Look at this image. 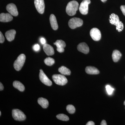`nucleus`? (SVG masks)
<instances>
[{
	"instance_id": "obj_1",
	"label": "nucleus",
	"mask_w": 125,
	"mask_h": 125,
	"mask_svg": "<svg viewBox=\"0 0 125 125\" xmlns=\"http://www.w3.org/2000/svg\"><path fill=\"white\" fill-rule=\"evenodd\" d=\"M109 22L111 24L116 26V29L118 32H121L123 30L124 25L122 22L119 20L118 16L114 13L112 14L109 16Z\"/></svg>"
},
{
	"instance_id": "obj_2",
	"label": "nucleus",
	"mask_w": 125,
	"mask_h": 125,
	"mask_svg": "<svg viewBox=\"0 0 125 125\" xmlns=\"http://www.w3.org/2000/svg\"><path fill=\"white\" fill-rule=\"evenodd\" d=\"M79 4L76 1H70L67 4L66 9V11L68 15L72 16L76 13L79 7Z\"/></svg>"
},
{
	"instance_id": "obj_3",
	"label": "nucleus",
	"mask_w": 125,
	"mask_h": 125,
	"mask_svg": "<svg viewBox=\"0 0 125 125\" xmlns=\"http://www.w3.org/2000/svg\"><path fill=\"white\" fill-rule=\"evenodd\" d=\"M26 56L24 54H21L18 57L14 63V67L17 71H19L24 64Z\"/></svg>"
},
{
	"instance_id": "obj_4",
	"label": "nucleus",
	"mask_w": 125,
	"mask_h": 125,
	"mask_svg": "<svg viewBox=\"0 0 125 125\" xmlns=\"http://www.w3.org/2000/svg\"><path fill=\"white\" fill-rule=\"evenodd\" d=\"M52 79L57 85H64L67 83V80L65 76L62 75L54 74L52 75Z\"/></svg>"
},
{
	"instance_id": "obj_5",
	"label": "nucleus",
	"mask_w": 125,
	"mask_h": 125,
	"mask_svg": "<svg viewBox=\"0 0 125 125\" xmlns=\"http://www.w3.org/2000/svg\"><path fill=\"white\" fill-rule=\"evenodd\" d=\"M83 24V20L80 18H72L68 22L69 27L71 29H75L76 28L80 27Z\"/></svg>"
},
{
	"instance_id": "obj_6",
	"label": "nucleus",
	"mask_w": 125,
	"mask_h": 125,
	"mask_svg": "<svg viewBox=\"0 0 125 125\" xmlns=\"http://www.w3.org/2000/svg\"><path fill=\"white\" fill-rule=\"evenodd\" d=\"M12 114L13 118L16 121H24L26 118V115L24 113L19 109H13Z\"/></svg>"
},
{
	"instance_id": "obj_7",
	"label": "nucleus",
	"mask_w": 125,
	"mask_h": 125,
	"mask_svg": "<svg viewBox=\"0 0 125 125\" xmlns=\"http://www.w3.org/2000/svg\"><path fill=\"white\" fill-rule=\"evenodd\" d=\"M90 0H83L81 3L79 10L81 13L83 15H86L88 11V5L90 4Z\"/></svg>"
},
{
	"instance_id": "obj_8",
	"label": "nucleus",
	"mask_w": 125,
	"mask_h": 125,
	"mask_svg": "<svg viewBox=\"0 0 125 125\" xmlns=\"http://www.w3.org/2000/svg\"><path fill=\"white\" fill-rule=\"evenodd\" d=\"M34 5L37 10L40 14L43 13L45 5L44 0H34Z\"/></svg>"
},
{
	"instance_id": "obj_9",
	"label": "nucleus",
	"mask_w": 125,
	"mask_h": 125,
	"mask_svg": "<svg viewBox=\"0 0 125 125\" xmlns=\"http://www.w3.org/2000/svg\"><path fill=\"white\" fill-rule=\"evenodd\" d=\"M90 35L94 40L98 41L101 38V33L100 30L97 28H93L90 31Z\"/></svg>"
},
{
	"instance_id": "obj_10",
	"label": "nucleus",
	"mask_w": 125,
	"mask_h": 125,
	"mask_svg": "<svg viewBox=\"0 0 125 125\" xmlns=\"http://www.w3.org/2000/svg\"><path fill=\"white\" fill-rule=\"evenodd\" d=\"M40 73H39V77L40 80L41 82L43 83L45 85L47 86H51L52 84V81L48 78L47 76L44 73L42 70H40Z\"/></svg>"
},
{
	"instance_id": "obj_11",
	"label": "nucleus",
	"mask_w": 125,
	"mask_h": 125,
	"mask_svg": "<svg viewBox=\"0 0 125 125\" xmlns=\"http://www.w3.org/2000/svg\"><path fill=\"white\" fill-rule=\"evenodd\" d=\"M7 11L11 15L14 16L18 15V9L16 6L13 3H10L7 5L6 7Z\"/></svg>"
},
{
	"instance_id": "obj_12",
	"label": "nucleus",
	"mask_w": 125,
	"mask_h": 125,
	"mask_svg": "<svg viewBox=\"0 0 125 125\" xmlns=\"http://www.w3.org/2000/svg\"><path fill=\"white\" fill-rule=\"evenodd\" d=\"M57 47V50L58 52H63L64 51V48L66 47L65 43L63 40H57L54 43Z\"/></svg>"
},
{
	"instance_id": "obj_13",
	"label": "nucleus",
	"mask_w": 125,
	"mask_h": 125,
	"mask_svg": "<svg viewBox=\"0 0 125 125\" xmlns=\"http://www.w3.org/2000/svg\"><path fill=\"white\" fill-rule=\"evenodd\" d=\"M77 49L79 51L84 54H87L89 51V47L85 42H82L79 44L77 46Z\"/></svg>"
},
{
	"instance_id": "obj_14",
	"label": "nucleus",
	"mask_w": 125,
	"mask_h": 125,
	"mask_svg": "<svg viewBox=\"0 0 125 125\" xmlns=\"http://www.w3.org/2000/svg\"><path fill=\"white\" fill-rule=\"evenodd\" d=\"M13 18L10 14L1 13L0 14V21L3 22H7L13 20Z\"/></svg>"
},
{
	"instance_id": "obj_15",
	"label": "nucleus",
	"mask_w": 125,
	"mask_h": 125,
	"mask_svg": "<svg viewBox=\"0 0 125 125\" xmlns=\"http://www.w3.org/2000/svg\"><path fill=\"white\" fill-rule=\"evenodd\" d=\"M43 48L45 53L47 55H52L54 54V48L51 46L49 44L45 43L43 45Z\"/></svg>"
},
{
	"instance_id": "obj_16",
	"label": "nucleus",
	"mask_w": 125,
	"mask_h": 125,
	"mask_svg": "<svg viewBox=\"0 0 125 125\" xmlns=\"http://www.w3.org/2000/svg\"><path fill=\"white\" fill-rule=\"evenodd\" d=\"M16 33V31L15 30H10L5 33V36L8 41L11 42L14 39Z\"/></svg>"
},
{
	"instance_id": "obj_17",
	"label": "nucleus",
	"mask_w": 125,
	"mask_h": 125,
	"mask_svg": "<svg viewBox=\"0 0 125 125\" xmlns=\"http://www.w3.org/2000/svg\"><path fill=\"white\" fill-rule=\"evenodd\" d=\"M51 26L54 30H57L58 29V25L55 16L53 14L51 15L49 18Z\"/></svg>"
},
{
	"instance_id": "obj_18",
	"label": "nucleus",
	"mask_w": 125,
	"mask_h": 125,
	"mask_svg": "<svg viewBox=\"0 0 125 125\" xmlns=\"http://www.w3.org/2000/svg\"><path fill=\"white\" fill-rule=\"evenodd\" d=\"M85 71L89 74H98L99 73L98 69L93 66H87L85 68Z\"/></svg>"
},
{
	"instance_id": "obj_19",
	"label": "nucleus",
	"mask_w": 125,
	"mask_h": 125,
	"mask_svg": "<svg viewBox=\"0 0 125 125\" xmlns=\"http://www.w3.org/2000/svg\"><path fill=\"white\" fill-rule=\"evenodd\" d=\"M122 56L121 53L118 50H115L113 51L112 55L113 60L114 62H117L120 60Z\"/></svg>"
},
{
	"instance_id": "obj_20",
	"label": "nucleus",
	"mask_w": 125,
	"mask_h": 125,
	"mask_svg": "<svg viewBox=\"0 0 125 125\" xmlns=\"http://www.w3.org/2000/svg\"><path fill=\"white\" fill-rule=\"evenodd\" d=\"M39 104L43 108H46L49 105L48 101L46 99L43 98H39L38 100Z\"/></svg>"
},
{
	"instance_id": "obj_21",
	"label": "nucleus",
	"mask_w": 125,
	"mask_h": 125,
	"mask_svg": "<svg viewBox=\"0 0 125 125\" xmlns=\"http://www.w3.org/2000/svg\"><path fill=\"white\" fill-rule=\"evenodd\" d=\"M13 85L15 88L17 89L21 92H23L24 90V85L19 81H14L13 83Z\"/></svg>"
},
{
	"instance_id": "obj_22",
	"label": "nucleus",
	"mask_w": 125,
	"mask_h": 125,
	"mask_svg": "<svg viewBox=\"0 0 125 125\" xmlns=\"http://www.w3.org/2000/svg\"><path fill=\"white\" fill-rule=\"evenodd\" d=\"M58 71L64 75H69L71 73V71L69 69L64 66H62L58 69Z\"/></svg>"
},
{
	"instance_id": "obj_23",
	"label": "nucleus",
	"mask_w": 125,
	"mask_h": 125,
	"mask_svg": "<svg viewBox=\"0 0 125 125\" xmlns=\"http://www.w3.org/2000/svg\"><path fill=\"white\" fill-rule=\"evenodd\" d=\"M44 62L47 65L51 66L55 63V60L53 58L50 57H47L44 60Z\"/></svg>"
},
{
	"instance_id": "obj_24",
	"label": "nucleus",
	"mask_w": 125,
	"mask_h": 125,
	"mask_svg": "<svg viewBox=\"0 0 125 125\" xmlns=\"http://www.w3.org/2000/svg\"><path fill=\"white\" fill-rule=\"evenodd\" d=\"M56 117L59 120L62 121H68L69 120V117L65 114H61L57 115Z\"/></svg>"
},
{
	"instance_id": "obj_25",
	"label": "nucleus",
	"mask_w": 125,
	"mask_h": 125,
	"mask_svg": "<svg viewBox=\"0 0 125 125\" xmlns=\"http://www.w3.org/2000/svg\"><path fill=\"white\" fill-rule=\"evenodd\" d=\"M66 110L68 113L71 114H74L75 111V109L73 105H69L66 107Z\"/></svg>"
},
{
	"instance_id": "obj_26",
	"label": "nucleus",
	"mask_w": 125,
	"mask_h": 125,
	"mask_svg": "<svg viewBox=\"0 0 125 125\" xmlns=\"http://www.w3.org/2000/svg\"><path fill=\"white\" fill-rule=\"evenodd\" d=\"M106 90L107 92V93L109 95H111L113 93V91H114V89L110 85H107L106 86Z\"/></svg>"
},
{
	"instance_id": "obj_27",
	"label": "nucleus",
	"mask_w": 125,
	"mask_h": 125,
	"mask_svg": "<svg viewBox=\"0 0 125 125\" xmlns=\"http://www.w3.org/2000/svg\"><path fill=\"white\" fill-rule=\"evenodd\" d=\"M33 49L35 51L38 52L39 51L40 49V47L39 45L38 44H35L33 47Z\"/></svg>"
},
{
	"instance_id": "obj_28",
	"label": "nucleus",
	"mask_w": 125,
	"mask_h": 125,
	"mask_svg": "<svg viewBox=\"0 0 125 125\" xmlns=\"http://www.w3.org/2000/svg\"><path fill=\"white\" fill-rule=\"evenodd\" d=\"M5 38L1 32H0V43H2L4 42Z\"/></svg>"
},
{
	"instance_id": "obj_29",
	"label": "nucleus",
	"mask_w": 125,
	"mask_h": 125,
	"mask_svg": "<svg viewBox=\"0 0 125 125\" xmlns=\"http://www.w3.org/2000/svg\"><path fill=\"white\" fill-rule=\"evenodd\" d=\"M120 9L123 15L125 16V5L121 6Z\"/></svg>"
},
{
	"instance_id": "obj_30",
	"label": "nucleus",
	"mask_w": 125,
	"mask_h": 125,
	"mask_svg": "<svg viewBox=\"0 0 125 125\" xmlns=\"http://www.w3.org/2000/svg\"><path fill=\"white\" fill-rule=\"evenodd\" d=\"M40 42H41V43L43 45H44V44L46 43V41L45 39L43 38H42L40 39Z\"/></svg>"
},
{
	"instance_id": "obj_31",
	"label": "nucleus",
	"mask_w": 125,
	"mask_h": 125,
	"mask_svg": "<svg viewBox=\"0 0 125 125\" xmlns=\"http://www.w3.org/2000/svg\"><path fill=\"white\" fill-rule=\"evenodd\" d=\"M94 125L95 124H94V122L92 121H90L86 124V125Z\"/></svg>"
},
{
	"instance_id": "obj_32",
	"label": "nucleus",
	"mask_w": 125,
	"mask_h": 125,
	"mask_svg": "<svg viewBox=\"0 0 125 125\" xmlns=\"http://www.w3.org/2000/svg\"><path fill=\"white\" fill-rule=\"evenodd\" d=\"M101 125H107L106 122V121L104 120H103L102 122H101Z\"/></svg>"
},
{
	"instance_id": "obj_33",
	"label": "nucleus",
	"mask_w": 125,
	"mask_h": 125,
	"mask_svg": "<svg viewBox=\"0 0 125 125\" xmlns=\"http://www.w3.org/2000/svg\"><path fill=\"white\" fill-rule=\"evenodd\" d=\"M4 87L1 83H0V91L3 90L4 89Z\"/></svg>"
},
{
	"instance_id": "obj_34",
	"label": "nucleus",
	"mask_w": 125,
	"mask_h": 125,
	"mask_svg": "<svg viewBox=\"0 0 125 125\" xmlns=\"http://www.w3.org/2000/svg\"><path fill=\"white\" fill-rule=\"evenodd\" d=\"M107 0H101V1L103 2H106Z\"/></svg>"
},
{
	"instance_id": "obj_35",
	"label": "nucleus",
	"mask_w": 125,
	"mask_h": 125,
	"mask_svg": "<svg viewBox=\"0 0 125 125\" xmlns=\"http://www.w3.org/2000/svg\"><path fill=\"white\" fill-rule=\"evenodd\" d=\"M1 115V112L0 111V116Z\"/></svg>"
},
{
	"instance_id": "obj_36",
	"label": "nucleus",
	"mask_w": 125,
	"mask_h": 125,
	"mask_svg": "<svg viewBox=\"0 0 125 125\" xmlns=\"http://www.w3.org/2000/svg\"><path fill=\"white\" fill-rule=\"evenodd\" d=\"M124 105H125V102H124Z\"/></svg>"
}]
</instances>
